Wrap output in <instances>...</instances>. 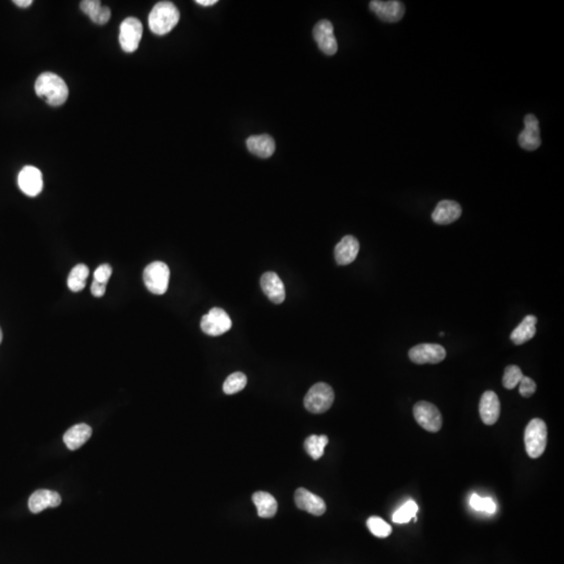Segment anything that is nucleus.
I'll return each instance as SVG.
<instances>
[{
    "label": "nucleus",
    "instance_id": "e433bc0d",
    "mask_svg": "<svg viewBox=\"0 0 564 564\" xmlns=\"http://www.w3.org/2000/svg\"><path fill=\"white\" fill-rule=\"evenodd\" d=\"M3 341V331H1V328H0V343Z\"/></svg>",
    "mask_w": 564,
    "mask_h": 564
},
{
    "label": "nucleus",
    "instance_id": "bb28decb",
    "mask_svg": "<svg viewBox=\"0 0 564 564\" xmlns=\"http://www.w3.org/2000/svg\"><path fill=\"white\" fill-rule=\"evenodd\" d=\"M418 510H419L418 504L413 500H408L399 510L394 512L392 520L395 524H407L411 520L416 522L417 520L416 516H417Z\"/></svg>",
    "mask_w": 564,
    "mask_h": 564
},
{
    "label": "nucleus",
    "instance_id": "f257e3e1",
    "mask_svg": "<svg viewBox=\"0 0 564 564\" xmlns=\"http://www.w3.org/2000/svg\"><path fill=\"white\" fill-rule=\"evenodd\" d=\"M37 95L51 106H61L69 98V90L62 78L53 73H43L35 84Z\"/></svg>",
    "mask_w": 564,
    "mask_h": 564
},
{
    "label": "nucleus",
    "instance_id": "c85d7f7f",
    "mask_svg": "<svg viewBox=\"0 0 564 564\" xmlns=\"http://www.w3.org/2000/svg\"><path fill=\"white\" fill-rule=\"evenodd\" d=\"M367 526H368L370 532L374 536L379 537V538H385V537L390 536L392 533L391 526L379 516H371L367 520Z\"/></svg>",
    "mask_w": 564,
    "mask_h": 564
},
{
    "label": "nucleus",
    "instance_id": "a211bd4d",
    "mask_svg": "<svg viewBox=\"0 0 564 564\" xmlns=\"http://www.w3.org/2000/svg\"><path fill=\"white\" fill-rule=\"evenodd\" d=\"M500 414V403L493 391H486L480 401V415L482 421L487 426H493Z\"/></svg>",
    "mask_w": 564,
    "mask_h": 564
},
{
    "label": "nucleus",
    "instance_id": "7ed1b4c3",
    "mask_svg": "<svg viewBox=\"0 0 564 564\" xmlns=\"http://www.w3.org/2000/svg\"><path fill=\"white\" fill-rule=\"evenodd\" d=\"M547 442V428L539 418L531 420L525 430V445L529 457L537 459L545 453Z\"/></svg>",
    "mask_w": 564,
    "mask_h": 564
},
{
    "label": "nucleus",
    "instance_id": "0eeeda50",
    "mask_svg": "<svg viewBox=\"0 0 564 564\" xmlns=\"http://www.w3.org/2000/svg\"><path fill=\"white\" fill-rule=\"evenodd\" d=\"M414 417L424 430L437 433L442 428V416L436 406L428 401H419L414 407Z\"/></svg>",
    "mask_w": 564,
    "mask_h": 564
},
{
    "label": "nucleus",
    "instance_id": "b1692460",
    "mask_svg": "<svg viewBox=\"0 0 564 564\" xmlns=\"http://www.w3.org/2000/svg\"><path fill=\"white\" fill-rule=\"evenodd\" d=\"M252 500L257 508V513L260 518H274L278 508L277 500L274 496L271 495L268 492L257 491L252 495Z\"/></svg>",
    "mask_w": 564,
    "mask_h": 564
},
{
    "label": "nucleus",
    "instance_id": "7c9ffc66",
    "mask_svg": "<svg viewBox=\"0 0 564 564\" xmlns=\"http://www.w3.org/2000/svg\"><path fill=\"white\" fill-rule=\"evenodd\" d=\"M469 504L473 507V509L477 511L487 512L489 514H493L496 511V504L493 500L490 498H481L477 493L471 495L469 500Z\"/></svg>",
    "mask_w": 564,
    "mask_h": 564
},
{
    "label": "nucleus",
    "instance_id": "2eb2a0df",
    "mask_svg": "<svg viewBox=\"0 0 564 564\" xmlns=\"http://www.w3.org/2000/svg\"><path fill=\"white\" fill-rule=\"evenodd\" d=\"M260 286L266 296L275 304H281L286 299L284 284L274 272H266L260 278Z\"/></svg>",
    "mask_w": 564,
    "mask_h": 564
},
{
    "label": "nucleus",
    "instance_id": "393cba45",
    "mask_svg": "<svg viewBox=\"0 0 564 564\" xmlns=\"http://www.w3.org/2000/svg\"><path fill=\"white\" fill-rule=\"evenodd\" d=\"M89 276V269L86 264H77L69 273L67 286L73 292H81L86 286V281Z\"/></svg>",
    "mask_w": 564,
    "mask_h": 564
},
{
    "label": "nucleus",
    "instance_id": "1a4fd4ad",
    "mask_svg": "<svg viewBox=\"0 0 564 564\" xmlns=\"http://www.w3.org/2000/svg\"><path fill=\"white\" fill-rule=\"evenodd\" d=\"M445 356L444 347L438 344H420L409 352L410 360L418 365L438 364L444 361Z\"/></svg>",
    "mask_w": 564,
    "mask_h": 564
},
{
    "label": "nucleus",
    "instance_id": "f8f14e48",
    "mask_svg": "<svg viewBox=\"0 0 564 564\" xmlns=\"http://www.w3.org/2000/svg\"><path fill=\"white\" fill-rule=\"evenodd\" d=\"M18 185L26 196H38L43 188V177L40 170L32 165L24 166L18 176Z\"/></svg>",
    "mask_w": 564,
    "mask_h": 564
},
{
    "label": "nucleus",
    "instance_id": "6ab92c4d",
    "mask_svg": "<svg viewBox=\"0 0 564 564\" xmlns=\"http://www.w3.org/2000/svg\"><path fill=\"white\" fill-rule=\"evenodd\" d=\"M462 215L460 204L451 200H443L437 205L432 215L433 221L439 225L454 223Z\"/></svg>",
    "mask_w": 564,
    "mask_h": 564
},
{
    "label": "nucleus",
    "instance_id": "423d86ee",
    "mask_svg": "<svg viewBox=\"0 0 564 564\" xmlns=\"http://www.w3.org/2000/svg\"><path fill=\"white\" fill-rule=\"evenodd\" d=\"M233 327V321L224 309H211L201 320V329L208 336H217L225 334Z\"/></svg>",
    "mask_w": 564,
    "mask_h": 564
},
{
    "label": "nucleus",
    "instance_id": "9d476101",
    "mask_svg": "<svg viewBox=\"0 0 564 564\" xmlns=\"http://www.w3.org/2000/svg\"><path fill=\"white\" fill-rule=\"evenodd\" d=\"M313 38L325 55H334L338 51V41L334 34V26L328 20H321L313 28Z\"/></svg>",
    "mask_w": 564,
    "mask_h": 564
},
{
    "label": "nucleus",
    "instance_id": "cd10ccee",
    "mask_svg": "<svg viewBox=\"0 0 564 564\" xmlns=\"http://www.w3.org/2000/svg\"><path fill=\"white\" fill-rule=\"evenodd\" d=\"M247 376L243 372H235L229 375L224 381L223 390L226 394L233 395L239 393L242 390L245 389L247 385Z\"/></svg>",
    "mask_w": 564,
    "mask_h": 564
},
{
    "label": "nucleus",
    "instance_id": "c9c22d12",
    "mask_svg": "<svg viewBox=\"0 0 564 564\" xmlns=\"http://www.w3.org/2000/svg\"><path fill=\"white\" fill-rule=\"evenodd\" d=\"M198 5L203 6V7H210V6L215 5L217 0H197Z\"/></svg>",
    "mask_w": 564,
    "mask_h": 564
},
{
    "label": "nucleus",
    "instance_id": "5701e85b",
    "mask_svg": "<svg viewBox=\"0 0 564 564\" xmlns=\"http://www.w3.org/2000/svg\"><path fill=\"white\" fill-rule=\"evenodd\" d=\"M537 318L535 316L529 315L522 320V323L512 331L511 341L516 345H522L530 341L536 334Z\"/></svg>",
    "mask_w": 564,
    "mask_h": 564
},
{
    "label": "nucleus",
    "instance_id": "39448f33",
    "mask_svg": "<svg viewBox=\"0 0 564 564\" xmlns=\"http://www.w3.org/2000/svg\"><path fill=\"white\" fill-rule=\"evenodd\" d=\"M170 275L167 264L162 262H152L145 269L143 281L149 292L163 295L167 291Z\"/></svg>",
    "mask_w": 564,
    "mask_h": 564
},
{
    "label": "nucleus",
    "instance_id": "2f4dec72",
    "mask_svg": "<svg viewBox=\"0 0 564 564\" xmlns=\"http://www.w3.org/2000/svg\"><path fill=\"white\" fill-rule=\"evenodd\" d=\"M536 391V383L532 379L528 376H524L520 383V393L522 397H531L533 394Z\"/></svg>",
    "mask_w": 564,
    "mask_h": 564
},
{
    "label": "nucleus",
    "instance_id": "f3484780",
    "mask_svg": "<svg viewBox=\"0 0 564 564\" xmlns=\"http://www.w3.org/2000/svg\"><path fill=\"white\" fill-rule=\"evenodd\" d=\"M62 498L58 492L40 489L35 491L28 500V508L33 513H40L46 508L60 506Z\"/></svg>",
    "mask_w": 564,
    "mask_h": 564
},
{
    "label": "nucleus",
    "instance_id": "72a5a7b5",
    "mask_svg": "<svg viewBox=\"0 0 564 564\" xmlns=\"http://www.w3.org/2000/svg\"><path fill=\"white\" fill-rule=\"evenodd\" d=\"M106 289L107 284H102V282H98V281L95 280L92 282L91 293L94 297L100 298V297L104 296V293H106Z\"/></svg>",
    "mask_w": 564,
    "mask_h": 564
},
{
    "label": "nucleus",
    "instance_id": "6e6552de",
    "mask_svg": "<svg viewBox=\"0 0 564 564\" xmlns=\"http://www.w3.org/2000/svg\"><path fill=\"white\" fill-rule=\"evenodd\" d=\"M143 24L136 18H127L120 24V43L122 51L134 53L143 38Z\"/></svg>",
    "mask_w": 564,
    "mask_h": 564
},
{
    "label": "nucleus",
    "instance_id": "dca6fc26",
    "mask_svg": "<svg viewBox=\"0 0 564 564\" xmlns=\"http://www.w3.org/2000/svg\"><path fill=\"white\" fill-rule=\"evenodd\" d=\"M360 252V243L352 235L344 237L334 248V258L340 266H347L356 260Z\"/></svg>",
    "mask_w": 564,
    "mask_h": 564
},
{
    "label": "nucleus",
    "instance_id": "4468645a",
    "mask_svg": "<svg viewBox=\"0 0 564 564\" xmlns=\"http://www.w3.org/2000/svg\"><path fill=\"white\" fill-rule=\"evenodd\" d=\"M295 502L299 509L309 512L316 516L325 513L326 504L323 498L316 495L305 488H298L295 492Z\"/></svg>",
    "mask_w": 564,
    "mask_h": 564
},
{
    "label": "nucleus",
    "instance_id": "20e7f679",
    "mask_svg": "<svg viewBox=\"0 0 564 564\" xmlns=\"http://www.w3.org/2000/svg\"><path fill=\"white\" fill-rule=\"evenodd\" d=\"M334 401V392L329 385L318 383L307 392L304 397V407L313 414L325 413Z\"/></svg>",
    "mask_w": 564,
    "mask_h": 564
},
{
    "label": "nucleus",
    "instance_id": "4be33fe9",
    "mask_svg": "<svg viewBox=\"0 0 564 564\" xmlns=\"http://www.w3.org/2000/svg\"><path fill=\"white\" fill-rule=\"evenodd\" d=\"M91 435L92 428L89 426L85 424H77V426H73L65 433L63 440H64L67 448L71 449V451H75V449L80 448L82 445L85 444L89 440Z\"/></svg>",
    "mask_w": 564,
    "mask_h": 564
},
{
    "label": "nucleus",
    "instance_id": "c756f323",
    "mask_svg": "<svg viewBox=\"0 0 564 564\" xmlns=\"http://www.w3.org/2000/svg\"><path fill=\"white\" fill-rule=\"evenodd\" d=\"M524 374L520 367L516 365H510L504 369V377H502V385L506 389L512 390L520 383Z\"/></svg>",
    "mask_w": 564,
    "mask_h": 564
},
{
    "label": "nucleus",
    "instance_id": "473e14b6",
    "mask_svg": "<svg viewBox=\"0 0 564 564\" xmlns=\"http://www.w3.org/2000/svg\"><path fill=\"white\" fill-rule=\"evenodd\" d=\"M111 275H112V268L108 264H100L94 272V280L102 282V284H108Z\"/></svg>",
    "mask_w": 564,
    "mask_h": 564
},
{
    "label": "nucleus",
    "instance_id": "aec40b11",
    "mask_svg": "<svg viewBox=\"0 0 564 564\" xmlns=\"http://www.w3.org/2000/svg\"><path fill=\"white\" fill-rule=\"evenodd\" d=\"M248 149L254 155L260 158H269L276 149L274 138L268 134L254 135L246 141Z\"/></svg>",
    "mask_w": 564,
    "mask_h": 564
},
{
    "label": "nucleus",
    "instance_id": "ddd939ff",
    "mask_svg": "<svg viewBox=\"0 0 564 564\" xmlns=\"http://www.w3.org/2000/svg\"><path fill=\"white\" fill-rule=\"evenodd\" d=\"M525 129L518 136L520 147L527 151H535L541 145L540 129L536 116L528 114L525 116Z\"/></svg>",
    "mask_w": 564,
    "mask_h": 564
},
{
    "label": "nucleus",
    "instance_id": "f03ea898",
    "mask_svg": "<svg viewBox=\"0 0 564 564\" xmlns=\"http://www.w3.org/2000/svg\"><path fill=\"white\" fill-rule=\"evenodd\" d=\"M180 20V12L171 1L156 3L149 15V30L158 36L171 32Z\"/></svg>",
    "mask_w": 564,
    "mask_h": 564
},
{
    "label": "nucleus",
    "instance_id": "f704fd0d",
    "mask_svg": "<svg viewBox=\"0 0 564 564\" xmlns=\"http://www.w3.org/2000/svg\"><path fill=\"white\" fill-rule=\"evenodd\" d=\"M14 3L19 8H28L32 6L33 1L32 0H14Z\"/></svg>",
    "mask_w": 564,
    "mask_h": 564
},
{
    "label": "nucleus",
    "instance_id": "412c9836",
    "mask_svg": "<svg viewBox=\"0 0 564 564\" xmlns=\"http://www.w3.org/2000/svg\"><path fill=\"white\" fill-rule=\"evenodd\" d=\"M82 11L94 22V24H106L111 18L110 8L102 6L98 0H84L80 3Z\"/></svg>",
    "mask_w": 564,
    "mask_h": 564
},
{
    "label": "nucleus",
    "instance_id": "9b49d317",
    "mask_svg": "<svg viewBox=\"0 0 564 564\" xmlns=\"http://www.w3.org/2000/svg\"><path fill=\"white\" fill-rule=\"evenodd\" d=\"M370 10L385 22H397L403 19L405 16V5L401 1L391 0V1H379L373 0L370 3Z\"/></svg>",
    "mask_w": 564,
    "mask_h": 564
},
{
    "label": "nucleus",
    "instance_id": "a878e982",
    "mask_svg": "<svg viewBox=\"0 0 564 564\" xmlns=\"http://www.w3.org/2000/svg\"><path fill=\"white\" fill-rule=\"evenodd\" d=\"M328 444V437L325 435L317 436V435H311L309 438L305 440L304 447L307 454L313 459V460H319L324 455V449L326 445Z\"/></svg>",
    "mask_w": 564,
    "mask_h": 564
}]
</instances>
